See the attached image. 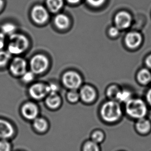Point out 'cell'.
Masks as SVG:
<instances>
[{
	"mask_svg": "<svg viewBox=\"0 0 151 151\" xmlns=\"http://www.w3.org/2000/svg\"><path fill=\"white\" fill-rule=\"evenodd\" d=\"M123 114L120 103L110 100L104 103L101 108V114L103 120L108 123H114L121 118Z\"/></svg>",
	"mask_w": 151,
	"mask_h": 151,
	"instance_id": "6da1fadb",
	"label": "cell"
},
{
	"mask_svg": "<svg viewBox=\"0 0 151 151\" xmlns=\"http://www.w3.org/2000/svg\"><path fill=\"white\" fill-rule=\"evenodd\" d=\"M125 111L128 116L137 120L146 116L148 107L142 99L133 97L125 104Z\"/></svg>",
	"mask_w": 151,
	"mask_h": 151,
	"instance_id": "7a4b0ae2",
	"label": "cell"
},
{
	"mask_svg": "<svg viewBox=\"0 0 151 151\" xmlns=\"http://www.w3.org/2000/svg\"><path fill=\"white\" fill-rule=\"evenodd\" d=\"M28 46V39L22 34L15 33L9 36L7 48L11 55H20L27 49Z\"/></svg>",
	"mask_w": 151,
	"mask_h": 151,
	"instance_id": "3957f363",
	"label": "cell"
},
{
	"mask_svg": "<svg viewBox=\"0 0 151 151\" xmlns=\"http://www.w3.org/2000/svg\"><path fill=\"white\" fill-rule=\"evenodd\" d=\"M62 82L65 87L69 90H78L81 86L82 80L79 73L75 71H69L63 75Z\"/></svg>",
	"mask_w": 151,
	"mask_h": 151,
	"instance_id": "277c9868",
	"label": "cell"
},
{
	"mask_svg": "<svg viewBox=\"0 0 151 151\" xmlns=\"http://www.w3.org/2000/svg\"><path fill=\"white\" fill-rule=\"evenodd\" d=\"M29 66L33 73L35 74H41L44 73L48 67V59L44 55H35L31 60Z\"/></svg>",
	"mask_w": 151,
	"mask_h": 151,
	"instance_id": "5b68a950",
	"label": "cell"
},
{
	"mask_svg": "<svg viewBox=\"0 0 151 151\" xmlns=\"http://www.w3.org/2000/svg\"><path fill=\"white\" fill-rule=\"evenodd\" d=\"M49 16L48 12L42 5H36L32 9V18L37 24H42L45 23L48 20Z\"/></svg>",
	"mask_w": 151,
	"mask_h": 151,
	"instance_id": "8992f818",
	"label": "cell"
},
{
	"mask_svg": "<svg viewBox=\"0 0 151 151\" xmlns=\"http://www.w3.org/2000/svg\"><path fill=\"white\" fill-rule=\"evenodd\" d=\"M9 70L13 75L21 77L27 71V62L21 58H15L11 62Z\"/></svg>",
	"mask_w": 151,
	"mask_h": 151,
	"instance_id": "52a82bcc",
	"label": "cell"
},
{
	"mask_svg": "<svg viewBox=\"0 0 151 151\" xmlns=\"http://www.w3.org/2000/svg\"><path fill=\"white\" fill-rule=\"evenodd\" d=\"M29 95L36 100H40L48 95L47 85L42 83H35L32 85L29 89Z\"/></svg>",
	"mask_w": 151,
	"mask_h": 151,
	"instance_id": "ba28073f",
	"label": "cell"
},
{
	"mask_svg": "<svg viewBox=\"0 0 151 151\" xmlns=\"http://www.w3.org/2000/svg\"><path fill=\"white\" fill-rule=\"evenodd\" d=\"M21 112L26 119L34 120L38 117V108L35 104L28 102L24 104L22 107Z\"/></svg>",
	"mask_w": 151,
	"mask_h": 151,
	"instance_id": "9c48e42d",
	"label": "cell"
},
{
	"mask_svg": "<svg viewBox=\"0 0 151 151\" xmlns=\"http://www.w3.org/2000/svg\"><path fill=\"white\" fill-rule=\"evenodd\" d=\"M15 134V129L10 122L0 119V140L11 138Z\"/></svg>",
	"mask_w": 151,
	"mask_h": 151,
	"instance_id": "30bf717a",
	"label": "cell"
},
{
	"mask_svg": "<svg viewBox=\"0 0 151 151\" xmlns=\"http://www.w3.org/2000/svg\"><path fill=\"white\" fill-rule=\"evenodd\" d=\"M80 99L86 103H93L96 97V92L92 86L86 85L82 86L79 91Z\"/></svg>",
	"mask_w": 151,
	"mask_h": 151,
	"instance_id": "8fae6325",
	"label": "cell"
},
{
	"mask_svg": "<svg viewBox=\"0 0 151 151\" xmlns=\"http://www.w3.org/2000/svg\"><path fill=\"white\" fill-rule=\"evenodd\" d=\"M132 17L130 15L125 12H121L116 15L115 18L116 27L119 29H126L130 25Z\"/></svg>",
	"mask_w": 151,
	"mask_h": 151,
	"instance_id": "7c38bea8",
	"label": "cell"
},
{
	"mask_svg": "<svg viewBox=\"0 0 151 151\" xmlns=\"http://www.w3.org/2000/svg\"><path fill=\"white\" fill-rule=\"evenodd\" d=\"M142 37L140 34L137 32H131L126 35L125 42L130 48H136L140 45Z\"/></svg>",
	"mask_w": 151,
	"mask_h": 151,
	"instance_id": "4fadbf2b",
	"label": "cell"
},
{
	"mask_svg": "<svg viewBox=\"0 0 151 151\" xmlns=\"http://www.w3.org/2000/svg\"><path fill=\"white\" fill-rule=\"evenodd\" d=\"M136 128L141 134L147 133L151 130V121L145 117L138 119L137 120Z\"/></svg>",
	"mask_w": 151,
	"mask_h": 151,
	"instance_id": "5bb4252c",
	"label": "cell"
},
{
	"mask_svg": "<svg viewBox=\"0 0 151 151\" xmlns=\"http://www.w3.org/2000/svg\"><path fill=\"white\" fill-rule=\"evenodd\" d=\"M46 103L47 106L51 109H57L61 106L62 99L58 93L50 94L47 96Z\"/></svg>",
	"mask_w": 151,
	"mask_h": 151,
	"instance_id": "9a60e30c",
	"label": "cell"
},
{
	"mask_svg": "<svg viewBox=\"0 0 151 151\" xmlns=\"http://www.w3.org/2000/svg\"><path fill=\"white\" fill-rule=\"evenodd\" d=\"M55 24L58 29H64L69 27L70 21L69 18L63 14H59L55 18Z\"/></svg>",
	"mask_w": 151,
	"mask_h": 151,
	"instance_id": "2e32d148",
	"label": "cell"
},
{
	"mask_svg": "<svg viewBox=\"0 0 151 151\" xmlns=\"http://www.w3.org/2000/svg\"><path fill=\"white\" fill-rule=\"evenodd\" d=\"M34 128L37 132H44L48 128V123L44 118H37L33 120Z\"/></svg>",
	"mask_w": 151,
	"mask_h": 151,
	"instance_id": "e0dca14e",
	"label": "cell"
},
{
	"mask_svg": "<svg viewBox=\"0 0 151 151\" xmlns=\"http://www.w3.org/2000/svg\"><path fill=\"white\" fill-rule=\"evenodd\" d=\"M46 4L49 11L57 13L63 7L64 0H46Z\"/></svg>",
	"mask_w": 151,
	"mask_h": 151,
	"instance_id": "ac0fdd59",
	"label": "cell"
},
{
	"mask_svg": "<svg viewBox=\"0 0 151 151\" xmlns=\"http://www.w3.org/2000/svg\"><path fill=\"white\" fill-rule=\"evenodd\" d=\"M138 79L141 84H148L151 82V72L147 69H141L138 74Z\"/></svg>",
	"mask_w": 151,
	"mask_h": 151,
	"instance_id": "d6986e66",
	"label": "cell"
},
{
	"mask_svg": "<svg viewBox=\"0 0 151 151\" xmlns=\"http://www.w3.org/2000/svg\"><path fill=\"white\" fill-rule=\"evenodd\" d=\"M132 98L133 96L132 93L130 91L127 89H123L120 91L117 97L116 101H118L119 103H124L126 104Z\"/></svg>",
	"mask_w": 151,
	"mask_h": 151,
	"instance_id": "ffe728a7",
	"label": "cell"
},
{
	"mask_svg": "<svg viewBox=\"0 0 151 151\" xmlns=\"http://www.w3.org/2000/svg\"><path fill=\"white\" fill-rule=\"evenodd\" d=\"M16 27L15 24L11 23H6L1 27V32L5 35L10 36L15 33Z\"/></svg>",
	"mask_w": 151,
	"mask_h": 151,
	"instance_id": "44dd1931",
	"label": "cell"
},
{
	"mask_svg": "<svg viewBox=\"0 0 151 151\" xmlns=\"http://www.w3.org/2000/svg\"><path fill=\"white\" fill-rule=\"evenodd\" d=\"M121 88L117 86H109L107 90V95L111 100L116 101L118 94L121 91Z\"/></svg>",
	"mask_w": 151,
	"mask_h": 151,
	"instance_id": "7402d4cb",
	"label": "cell"
},
{
	"mask_svg": "<svg viewBox=\"0 0 151 151\" xmlns=\"http://www.w3.org/2000/svg\"><path fill=\"white\" fill-rule=\"evenodd\" d=\"M105 138L104 132L100 130H95L91 135V140L97 144L103 142Z\"/></svg>",
	"mask_w": 151,
	"mask_h": 151,
	"instance_id": "603a6c76",
	"label": "cell"
},
{
	"mask_svg": "<svg viewBox=\"0 0 151 151\" xmlns=\"http://www.w3.org/2000/svg\"><path fill=\"white\" fill-rule=\"evenodd\" d=\"M67 100L71 103H76L79 101L80 99L79 92L77 90H69L67 94Z\"/></svg>",
	"mask_w": 151,
	"mask_h": 151,
	"instance_id": "cb8c5ba5",
	"label": "cell"
},
{
	"mask_svg": "<svg viewBox=\"0 0 151 151\" xmlns=\"http://www.w3.org/2000/svg\"><path fill=\"white\" fill-rule=\"evenodd\" d=\"M11 55L8 51L0 50V67H3L9 63Z\"/></svg>",
	"mask_w": 151,
	"mask_h": 151,
	"instance_id": "d4e9b609",
	"label": "cell"
},
{
	"mask_svg": "<svg viewBox=\"0 0 151 151\" xmlns=\"http://www.w3.org/2000/svg\"><path fill=\"white\" fill-rule=\"evenodd\" d=\"M83 151H100V147L92 140L88 141L83 145Z\"/></svg>",
	"mask_w": 151,
	"mask_h": 151,
	"instance_id": "484cf974",
	"label": "cell"
},
{
	"mask_svg": "<svg viewBox=\"0 0 151 151\" xmlns=\"http://www.w3.org/2000/svg\"><path fill=\"white\" fill-rule=\"evenodd\" d=\"M35 73L32 71H27L21 76V79L24 83H30L33 81L35 78Z\"/></svg>",
	"mask_w": 151,
	"mask_h": 151,
	"instance_id": "4316f807",
	"label": "cell"
},
{
	"mask_svg": "<svg viewBox=\"0 0 151 151\" xmlns=\"http://www.w3.org/2000/svg\"><path fill=\"white\" fill-rule=\"evenodd\" d=\"M12 146L9 141L5 139L0 140V151H11Z\"/></svg>",
	"mask_w": 151,
	"mask_h": 151,
	"instance_id": "83f0119b",
	"label": "cell"
},
{
	"mask_svg": "<svg viewBox=\"0 0 151 151\" xmlns=\"http://www.w3.org/2000/svg\"><path fill=\"white\" fill-rule=\"evenodd\" d=\"M47 88L48 94L58 93V92L59 91V87L57 84L55 83H51L48 85H47Z\"/></svg>",
	"mask_w": 151,
	"mask_h": 151,
	"instance_id": "f1b7e54d",
	"label": "cell"
},
{
	"mask_svg": "<svg viewBox=\"0 0 151 151\" xmlns=\"http://www.w3.org/2000/svg\"><path fill=\"white\" fill-rule=\"evenodd\" d=\"M89 4L93 6L99 7L101 6L105 0H86Z\"/></svg>",
	"mask_w": 151,
	"mask_h": 151,
	"instance_id": "f546056e",
	"label": "cell"
},
{
	"mask_svg": "<svg viewBox=\"0 0 151 151\" xmlns=\"http://www.w3.org/2000/svg\"><path fill=\"white\" fill-rule=\"evenodd\" d=\"M5 44V35L2 32H0V50L4 48Z\"/></svg>",
	"mask_w": 151,
	"mask_h": 151,
	"instance_id": "4dcf8cb0",
	"label": "cell"
},
{
	"mask_svg": "<svg viewBox=\"0 0 151 151\" xmlns=\"http://www.w3.org/2000/svg\"><path fill=\"white\" fill-rule=\"evenodd\" d=\"M119 28L117 27H112L110 28L109 30V34L111 36H116L118 35L119 33Z\"/></svg>",
	"mask_w": 151,
	"mask_h": 151,
	"instance_id": "1f68e13d",
	"label": "cell"
},
{
	"mask_svg": "<svg viewBox=\"0 0 151 151\" xmlns=\"http://www.w3.org/2000/svg\"><path fill=\"white\" fill-rule=\"evenodd\" d=\"M146 100L147 104L151 106V88L147 91L146 94Z\"/></svg>",
	"mask_w": 151,
	"mask_h": 151,
	"instance_id": "d6a6232c",
	"label": "cell"
},
{
	"mask_svg": "<svg viewBox=\"0 0 151 151\" xmlns=\"http://www.w3.org/2000/svg\"><path fill=\"white\" fill-rule=\"evenodd\" d=\"M146 64L149 68H151V55H150L146 60Z\"/></svg>",
	"mask_w": 151,
	"mask_h": 151,
	"instance_id": "836d02e7",
	"label": "cell"
},
{
	"mask_svg": "<svg viewBox=\"0 0 151 151\" xmlns=\"http://www.w3.org/2000/svg\"><path fill=\"white\" fill-rule=\"evenodd\" d=\"M80 0H67V2L71 4H76L79 2Z\"/></svg>",
	"mask_w": 151,
	"mask_h": 151,
	"instance_id": "e575fe53",
	"label": "cell"
},
{
	"mask_svg": "<svg viewBox=\"0 0 151 151\" xmlns=\"http://www.w3.org/2000/svg\"><path fill=\"white\" fill-rule=\"evenodd\" d=\"M3 4H4L3 1V0H0V11L2 9Z\"/></svg>",
	"mask_w": 151,
	"mask_h": 151,
	"instance_id": "d590c367",
	"label": "cell"
}]
</instances>
